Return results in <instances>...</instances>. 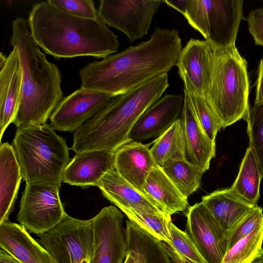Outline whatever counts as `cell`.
<instances>
[{
    "instance_id": "obj_1",
    "label": "cell",
    "mask_w": 263,
    "mask_h": 263,
    "mask_svg": "<svg viewBox=\"0 0 263 263\" xmlns=\"http://www.w3.org/2000/svg\"><path fill=\"white\" fill-rule=\"evenodd\" d=\"M182 49L178 30L156 28L147 41L85 65L79 71L81 87L114 97L124 94L167 73Z\"/></svg>"
},
{
    "instance_id": "obj_2",
    "label": "cell",
    "mask_w": 263,
    "mask_h": 263,
    "mask_svg": "<svg viewBox=\"0 0 263 263\" xmlns=\"http://www.w3.org/2000/svg\"><path fill=\"white\" fill-rule=\"evenodd\" d=\"M28 21L35 43L55 59H104L118 50V36L100 18L72 15L48 1L33 5Z\"/></svg>"
},
{
    "instance_id": "obj_3",
    "label": "cell",
    "mask_w": 263,
    "mask_h": 263,
    "mask_svg": "<svg viewBox=\"0 0 263 263\" xmlns=\"http://www.w3.org/2000/svg\"><path fill=\"white\" fill-rule=\"evenodd\" d=\"M10 45L18 52L22 70L21 100L12 123L17 129L46 124L64 97L60 69L40 49L28 20H14Z\"/></svg>"
},
{
    "instance_id": "obj_4",
    "label": "cell",
    "mask_w": 263,
    "mask_h": 263,
    "mask_svg": "<svg viewBox=\"0 0 263 263\" xmlns=\"http://www.w3.org/2000/svg\"><path fill=\"white\" fill-rule=\"evenodd\" d=\"M169 87L164 73L110 103L74 132L71 147L76 154L103 150L115 152L130 141L129 133L143 112L162 97Z\"/></svg>"
},
{
    "instance_id": "obj_5",
    "label": "cell",
    "mask_w": 263,
    "mask_h": 263,
    "mask_svg": "<svg viewBox=\"0 0 263 263\" xmlns=\"http://www.w3.org/2000/svg\"><path fill=\"white\" fill-rule=\"evenodd\" d=\"M12 145L26 183H43L61 187L70 161L69 148L50 125L17 128Z\"/></svg>"
},
{
    "instance_id": "obj_6",
    "label": "cell",
    "mask_w": 263,
    "mask_h": 263,
    "mask_svg": "<svg viewBox=\"0 0 263 263\" xmlns=\"http://www.w3.org/2000/svg\"><path fill=\"white\" fill-rule=\"evenodd\" d=\"M214 48V47H213ZM248 64L235 46L214 48L205 100L224 129L245 120L249 108Z\"/></svg>"
},
{
    "instance_id": "obj_7",
    "label": "cell",
    "mask_w": 263,
    "mask_h": 263,
    "mask_svg": "<svg viewBox=\"0 0 263 263\" xmlns=\"http://www.w3.org/2000/svg\"><path fill=\"white\" fill-rule=\"evenodd\" d=\"M243 0H188L183 15L214 48L235 46Z\"/></svg>"
},
{
    "instance_id": "obj_8",
    "label": "cell",
    "mask_w": 263,
    "mask_h": 263,
    "mask_svg": "<svg viewBox=\"0 0 263 263\" xmlns=\"http://www.w3.org/2000/svg\"><path fill=\"white\" fill-rule=\"evenodd\" d=\"M38 236L37 241L59 263H92L90 219L82 220L67 214L54 228Z\"/></svg>"
},
{
    "instance_id": "obj_9",
    "label": "cell",
    "mask_w": 263,
    "mask_h": 263,
    "mask_svg": "<svg viewBox=\"0 0 263 263\" xmlns=\"http://www.w3.org/2000/svg\"><path fill=\"white\" fill-rule=\"evenodd\" d=\"M59 188L43 183H26L16 219L30 233L37 236L48 232L64 218Z\"/></svg>"
},
{
    "instance_id": "obj_10",
    "label": "cell",
    "mask_w": 263,
    "mask_h": 263,
    "mask_svg": "<svg viewBox=\"0 0 263 263\" xmlns=\"http://www.w3.org/2000/svg\"><path fill=\"white\" fill-rule=\"evenodd\" d=\"M162 1L101 0L98 9L105 24L124 33L130 42L147 34Z\"/></svg>"
},
{
    "instance_id": "obj_11",
    "label": "cell",
    "mask_w": 263,
    "mask_h": 263,
    "mask_svg": "<svg viewBox=\"0 0 263 263\" xmlns=\"http://www.w3.org/2000/svg\"><path fill=\"white\" fill-rule=\"evenodd\" d=\"M93 239L92 263H123L127 254L123 215L116 207L103 208L90 219Z\"/></svg>"
},
{
    "instance_id": "obj_12",
    "label": "cell",
    "mask_w": 263,
    "mask_h": 263,
    "mask_svg": "<svg viewBox=\"0 0 263 263\" xmlns=\"http://www.w3.org/2000/svg\"><path fill=\"white\" fill-rule=\"evenodd\" d=\"M186 229L206 263H222L228 250L226 233L201 201L190 206Z\"/></svg>"
},
{
    "instance_id": "obj_13",
    "label": "cell",
    "mask_w": 263,
    "mask_h": 263,
    "mask_svg": "<svg viewBox=\"0 0 263 263\" xmlns=\"http://www.w3.org/2000/svg\"><path fill=\"white\" fill-rule=\"evenodd\" d=\"M113 98L109 95L81 87L63 97L50 115V125L54 130L74 132Z\"/></svg>"
},
{
    "instance_id": "obj_14",
    "label": "cell",
    "mask_w": 263,
    "mask_h": 263,
    "mask_svg": "<svg viewBox=\"0 0 263 263\" xmlns=\"http://www.w3.org/2000/svg\"><path fill=\"white\" fill-rule=\"evenodd\" d=\"M213 55L214 48L206 40L191 39L182 48L176 66L187 95L205 99Z\"/></svg>"
},
{
    "instance_id": "obj_15",
    "label": "cell",
    "mask_w": 263,
    "mask_h": 263,
    "mask_svg": "<svg viewBox=\"0 0 263 263\" xmlns=\"http://www.w3.org/2000/svg\"><path fill=\"white\" fill-rule=\"evenodd\" d=\"M184 94H167L161 97L139 118L133 127L129 140L140 142L158 137L180 118Z\"/></svg>"
},
{
    "instance_id": "obj_16",
    "label": "cell",
    "mask_w": 263,
    "mask_h": 263,
    "mask_svg": "<svg viewBox=\"0 0 263 263\" xmlns=\"http://www.w3.org/2000/svg\"><path fill=\"white\" fill-rule=\"evenodd\" d=\"M115 169V152L92 150L76 154L66 166L63 182L87 187L97 186L101 178Z\"/></svg>"
},
{
    "instance_id": "obj_17",
    "label": "cell",
    "mask_w": 263,
    "mask_h": 263,
    "mask_svg": "<svg viewBox=\"0 0 263 263\" xmlns=\"http://www.w3.org/2000/svg\"><path fill=\"white\" fill-rule=\"evenodd\" d=\"M97 186L103 195L121 211L129 208L137 209L153 214L166 215L158 202L127 181L115 169L107 172Z\"/></svg>"
},
{
    "instance_id": "obj_18",
    "label": "cell",
    "mask_w": 263,
    "mask_h": 263,
    "mask_svg": "<svg viewBox=\"0 0 263 263\" xmlns=\"http://www.w3.org/2000/svg\"><path fill=\"white\" fill-rule=\"evenodd\" d=\"M179 118L184 137L186 159L204 173L209 169L212 159L215 157L216 144L207 136L200 125L185 92Z\"/></svg>"
},
{
    "instance_id": "obj_19",
    "label": "cell",
    "mask_w": 263,
    "mask_h": 263,
    "mask_svg": "<svg viewBox=\"0 0 263 263\" xmlns=\"http://www.w3.org/2000/svg\"><path fill=\"white\" fill-rule=\"evenodd\" d=\"M0 248L22 263H59L23 226L9 220L0 223Z\"/></svg>"
},
{
    "instance_id": "obj_20",
    "label": "cell",
    "mask_w": 263,
    "mask_h": 263,
    "mask_svg": "<svg viewBox=\"0 0 263 263\" xmlns=\"http://www.w3.org/2000/svg\"><path fill=\"white\" fill-rule=\"evenodd\" d=\"M0 139L17 113L21 97L22 70L17 50L13 48L0 67Z\"/></svg>"
},
{
    "instance_id": "obj_21",
    "label": "cell",
    "mask_w": 263,
    "mask_h": 263,
    "mask_svg": "<svg viewBox=\"0 0 263 263\" xmlns=\"http://www.w3.org/2000/svg\"><path fill=\"white\" fill-rule=\"evenodd\" d=\"M115 170L137 189L143 191L149 174L156 165L150 149L140 142L130 141L115 152Z\"/></svg>"
},
{
    "instance_id": "obj_22",
    "label": "cell",
    "mask_w": 263,
    "mask_h": 263,
    "mask_svg": "<svg viewBox=\"0 0 263 263\" xmlns=\"http://www.w3.org/2000/svg\"><path fill=\"white\" fill-rule=\"evenodd\" d=\"M125 228L128 252L136 263H173L166 243L129 219Z\"/></svg>"
},
{
    "instance_id": "obj_23",
    "label": "cell",
    "mask_w": 263,
    "mask_h": 263,
    "mask_svg": "<svg viewBox=\"0 0 263 263\" xmlns=\"http://www.w3.org/2000/svg\"><path fill=\"white\" fill-rule=\"evenodd\" d=\"M22 175L12 145L0 146V223L9 220L14 210Z\"/></svg>"
},
{
    "instance_id": "obj_24",
    "label": "cell",
    "mask_w": 263,
    "mask_h": 263,
    "mask_svg": "<svg viewBox=\"0 0 263 263\" xmlns=\"http://www.w3.org/2000/svg\"><path fill=\"white\" fill-rule=\"evenodd\" d=\"M201 202L226 234L256 206L242 200L228 189L216 190L204 196Z\"/></svg>"
},
{
    "instance_id": "obj_25",
    "label": "cell",
    "mask_w": 263,
    "mask_h": 263,
    "mask_svg": "<svg viewBox=\"0 0 263 263\" xmlns=\"http://www.w3.org/2000/svg\"><path fill=\"white\" fill-rule=\"evenodd\" d=\"M143 191L158 202L169 217L184 211L187 198L177 189L161 167L156 165L145 182Z\"/></svg>"
},
{
    "instance_id": "obj_26",
    "label": "cell",
    "mask_w": 263,
    "mask_h": 263,
    "mask_svg": "<svg viewBox=\"0 0 263 263\" xmlns=\"http://www.w3.org/2000/svg\"><path fill=\"white\" fill-rule=\"evenodd\" d=\"M262 179L256 158L249 146L241 161L237 176L228 189L245 202L257 206L260 198V184Z\"/></svg>"
},
{
    "instance_id": "obj_27",
    "label": "cell",
    "mask_w": 263,
    "mask_h": 263,
    "mask_svg": "<svg viewBox=\"0 0 263 263\" xmlns=\"http://www.w3.org/2000/svg\"><path fill=\"white\" fill-rule=\"evenodd\" d=\"M150 151L156 165L161 168L186 159L184 137L180 118L157 138Z\"/></svg>"
},
{
    "instance_id": "obj_28",
    "label": "cell",
    "mask_w": 263,
    "mask_h": 263,
    "mask_svg": "<svg viewBox=\"0 0 263 263\" xmlns=\"http://www.w3.org/2000/svg\"><path fill=\"white\" fill-rule=\"evenodd\" d=\"M162 168L186 198L199 187L204 173L200 168L186 159L174 162Z\"/></svg>"
},
{
    "instance_id": "obj_29",
    "label": "cell",
    "mask_w": 263,
    "mask_h": 263,
    "mask_svg": "<svg viewBox=\"0 0 263 263\" xmlns=\"http://www.w3.org/2000/svg\"><path fill=\"white\" fill-rule=\"evenodd\" d=\"M128 219L135 222L169 247L172 246L170 231L171 218L164 214H153L137 209L121 210Z\"/></svg>"
},
{
    "instance_id": "obj_30",
    "label": "cell",
    "mask_w": 263,
    "mask_h": 263,
    "mask_svg": "<svg viewBox=\"0 0 263 263\" xmlns=\"http://www.w3.org/2000/svg\"><path fill=\"white\" fill-rule=\"evenodd\" d=\"M263 222L227 252L222 263H251L262 249Z\"/></svg>"
},
{
    "instance_id": "obj_31",
    "label": "cell",
    "mask_w": 263,
    "mask_h": 263,
    "mask_svg": "<svg viewBox=\"0 0 263 263\" xmlns=\"http://www.w3.org/2000/svg\"><path fill=\"white\" fill-rule=\"evenodd\" d=\"M170 231L172 246L167 247L177 262L206 263L187 232L179 229L172 221L170 224Z\"/></svg>"
},
{
    "instance_id": "obj_32",
    "label": "cell",
    "mask_w": 263,
    "mask_h": 263,
    "mask_svg": "<svg viewBox=\"0 0 263 263\" xmlns=\"http://www.w3.org/2000/svg\"><path fill=\"white\" fill-rule=\"evenodd\" d=\"M245 120L248 124L249 146L254 152L263 178V104L250 107Z\"/></svg>"
},
{
    "instance_id": "obj_33",
    "label": "cell",
    "mask_w": 263,
    "mask_h": 263,
    "mask_svg": "<svg viewBox=\"0 0 263 263\" xmlns=\"http://www.w3.org/2000/svg\"><path fill=\"white\" fill-rule=\"evenodd\" d=\"M187 95L200 125L210 139L215 142L217 133L222 128L218 119L205 99Z\"/></svg>"
},
{
    "instance_id": "obj_34",
    "label": "cell",
    "mask_w": 263,
    "mask_h": 263,
    "mask_svg": "<svg viewBox=\"0 0 263 263\" xmlns=\"http://www.w3.org/2000/svg\"><path fill=\"white\" fill-rule=\"evenodd\" d=\"M262 222L263 210L257 205L226 234L228 250L252 233Z\"/></svg>"
},
{
    "instance_id": "obj_35",
    "label": "cell",
    "mask_w": 263,
    "mask_h": 263,
    "mask_svg": "<svg viewBox=\"0 0 263 263\" xmlns=\"http://www.w3.org/2000/svg\"><path fill=\"white\" fill-rule=\"evenodd\" d=\"M52 5L72 15L90 20L99 19L91 0H48Z\"/></svg>"
},
{
    "instance_id": "obj_36",
    "label": "cell",
    "mask_w": 263,
    "mask_h": 263,
    "mask_svg": "<svg viewBox=\"0 0 263 263\" xmlns=\"http://www.w3.org/2000/svg\"><path fill=\"white\" fill-rule=\"evenodd\" d=\"M247 21L249 32L255 45L263 46V8L251 11Z\"/></svg>"
},
{
    "instance_id": "obj_37",
    "label": "cell",
    "mask_w": 263,
    "mask_h": 263,
    "mask_svg": "<svg viewBox=\"0 0 263 263\" xmlns=\"http://www.w3.org/2000/svg\"><path fill=\"white\" fill-rule=\"evenodd\" d=\"M254 103L263 104V57L260 60L258 67Z\"/></svg>"
},
{
    "instance_id": "obj_38",
    "label": "cell",
    "mask_w": 263,
    "mask_h": 263,
    "mask_svg": "<svg viewBox=\"0 0 263 263\" xmlns=\"http://www.w3.org/2000/svg\"><path fill=\"white\" fill-rule=\"evenodd\" d=\"M188 0H163V3L176 9L182 15L185 13Z\"/></svg>"
},
{
    "instance_id": "obj_39",
    "label": "cell",
    "mask_w": 263,
    "mask_h": 263,
    "mask_svg": "<svg viewBox=\"0 0 263 263\" xmlns=\"http://www.w3.org/2000/svg\"><path fill=\"white\" fill-rule=\"evenodd\" d=\"M0 263H22L18 259L0 248Z\"/></svg>"
},
{
    "instance_id": "obj_40",
    "label": "cell",
    "mask_w": 263,
    "mask_h": 263,
    "mask_svg": "<svg viewBox=\"0 0 263 263\" xmlns=\"http://www.w3.org/2000/svg\"><path fill=\"white\" fill-rule=\"evenodd\" d=\"M251 263H263V249H262Z\"/></svg>"
},
{
    "instance_id": "obj_41",
    "label": "cell",
    "mask_w": 263,
    "mask_h": 263,
    "mask_svg": "<svg viewBox=\"0 0 263 263\" xmlns=\"http://www.w3.org/2000/svg\"><path fill=\"white\" fill-rule=\"evenodd\" d=\"M123 263H136V261L133 255L127 252V256Z\"/></svg>"
},
{
    "instance_id": "obj_42",
    "label": "cell",
    "mask_w": 263,
    "mask_h": 263,
    "mask_svg": "<svg viewBox=\"0 0 263 263\" xmlns=\"http://www.w3.org/2000/svg\"><path fill=\"white\" fill-rule=\"evenodd\" d=\"M7 60V57L2 52L0 53V67L3 66Z\"/></svg>"
},
{
    "instance_id": "obj_43",
    "label": "cell",
    "mask_w": 263,
    "mask_h": 263,
    "mask_svg": "<svg viewBox=\"0 0 263 263\" xmlns=\"http://www.w3.org/2000/svg\"><path fill=\"white\" fill-rule=\"evenodd\" d=\"M178 263H185V262H181V261H178L177 262Z\"/></svg>"
}]
</instances>
